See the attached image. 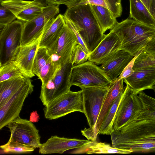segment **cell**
I'll return each instance as SVG.
<instances>
[{"label":"cell","instance_id":"8992f818","mask_svg":"<svg viewBox=\"0 0 155 155\" xmlns=\"http://www.w3.org/2000/svg\"><path fill=\"white\" fill-rule=\"evenodd\" d=\"M24 24L15 20L0 29V66L15 60L21 46Z\"/></svg>","mask_w":155,"mask_h":155},{"label":"cell","instance_id":"2e32d148","mask_svg":"<svg viewBox=\"0 0 155 155\" xmlns=\"http://www.w3.org/2000/svg\"><path fill=\"white\" fill-rule=\"evenodd\" d=\"M121 43L116 35L110 31L94 50L88 54V61L101 64L107 58L120 49Z\"/></svg>","mask_w":155,"mask_h":155},{"label":"cell","instance_id":"f35d334b","mask_svg":"<svg viewBox=\"0 0 155 155\" xmlns=\"http://www.w3.org/2000/svg\"><path fill=\"white\" fill-rule=\"evenodd\" d=\"M155 20V0H140Z\"/></svg>","mask_w":155,"mask_h":155},{"label":"cell","instance_id":"e0dca14e","mask_svg":"<svg viewBox=\"0 0 155 155\" xmlns=\"http://www.w3.org/2000/svg\"><path fill=\"white\" fill-rule=\"evenodd\" d=\"M134 57L120 49L105 59L100 67L113 82L116 80Z\"/></svg>","mask_w":155,"mask_h":155},{"label":"cell","instance_id":"d590c367","mask_svg":"<svg viewBox=\"0 0 155 155\" xmlns=\"http://www.w3.org/2000/svg\"><path fill=\"white\" fill-rule=\"evenodd\" d=\"M46 4L49 5H59L63 4L66 5L68 8L81 5L87 4V0H45Z\"/></svg>","mask_w":155,"mask_h":155},{"label":"cell","instance_id":"4dcf8cb0","mask_svg":"<svg viewBox=\"0 0 155 155\" xmlns=\"http://www.w3.org/2000/svg\"><path fill=\"white\" fill-rule=\"evenodd\" d=\"M147 67L155 68V54L142 51L135 60L133 69L135 71Z\"/></svg>","mask_w":155,"mask_h":155},{"label":"cell","instance_id":"d6986e66","mask_svg":"<svg viewBox=\"0 0 155 155\" xmlns=\"http://www.w3.org/2000/svg\"><path fill=\"white\" fill-rule=\"evenodd\" d=\"M134 92L138 94L147 89H152L155 85V68L147 67L134 71L133 74L124 79Z\"/></svg>","mask_w":155,"mask_h":155},{"label":"cell","instance_id":"4316f807","mask_svg":"<svg viewBox=\"0 0 155 155\" xmlns=\"http://www.w3.org/2000/svg\"><path fill=\"white\" fill-rule=\"evenodd\" d=\"M138 94L142 104L143 108L136 120H155V98L146 94L143 91Z\"/></svg>","mask_w":155,"mask_h":155},{"label":"cell","instance_id":"83f0119b","mask_svg":"<svg viewBox=\"0 0 155 155\" xmlns=\"http://www.w3.org/2000/svg\"><path fill=\"white\" fill-rule=\"evenodd\" d=\"M0 67V82L15 77L25 76L23 71L15 60Z\"/></svg>","mask_w":155,"mask_h":155},{"label":"cell","instance_id":"5b68a950","mask_svg":"<svg viewBox=\"0 0 155 155\" xmlns=\"http://www.w3.org/2000/svg\"><path fill=\"white\" fill-rule=\"evenodd\" d=\"M112 82L100 67L89 61L72 68L71 86L108 87Z\"/></svg>","mask_w":155,"mask_h":155},{"label":"cell","instance_id":"7a4b0ae2","mask_svg":"<svg viewBox=\"0 0 155 155\" xmlns=\"http://www.w3.org/2000/svg\"><path fill=\"white\" fill-rule=\"evenodd\" d=\"M121 43V50L135 56L143 51L155 38V27L145 25L130 18L118 22L111 30Z\"/></svg>","mask_w":155,"mask_h":155},{"label":"cell","instance_id":"ac0fdd59","mask_svg":"<svg viewBox=\"0 0 155 155\" xmlns=\"http://www.w3.org/2000/svg\"><path fill=\"white\" fill-rule=\"evenodd\" d=\"M66 25L64 15L58 14L50 20L45 25L38 46L48 50L56 45Z\"/></svg>","mask_w":155,"mask_h":155},{"label":"cell","instance_id":"6da1fadb","mask_svg":"<svg viewBox=\"0 0 155 155\" xmlns=\"http://www.w3.org/2000/svg\"><path fill=\"white\" fill-rule=\"evenodd\" d=\"M112 146L132 153H155V120H136L110 135Z\"/></svg>","mask_w":155,"mask_h":155},{"label":"cell","instance_id":"5bb4252c","mask_svg":"<svg viewBox=\"0 0 155 155\" xmlns=\"http://www.w3.org/2000/svg\"><path fill=\"white\" fill-rule=\"evenodd\" d=\"M0 4L8 8L17 19L24 22L40 15L48 5L45 0H12L2 1Z\"/></svg>","mask_w":155,"mask_h":155},{"label":"cell","instance_id":"9a60e30c","mask_svg":"<svg viewBox=\"0 0 155 155\" xmlns=\"http://www.w3.org/2000/svg\"><path fill=\"white\" fill-rule=\"evenodd\" d=\"M92 141L52 136L41 144L39 148V153L45 154L63 153L65 151L82 148L91 143Z\"/></svg>","mask_w":155,"mask_h":155},{"label":"cell","instance_id":"e575fe53","mask_svg":"<svg viewBox=\"0 0 155 155\" xmlns=\"http://www.w3.org/2000/svg\"><path fill=\"white\" fill-rule=\"evenodd\" d=\"M16 18L15 15L8 8L0 4V29L12 23Z\"/></svg>","mask_w":155,"mask_h":155},{"label":"cell","instance_id":"4fadbf2b","mask_svg":"<svg viewBox=\"0 0 155 155\" xmlns=\"http://www.w3.org/2000/svg\"><path fill=\"white\" fill-rule=\"evenodd\" d=\"M78 44L74 33L66 24L56 45L48 50L51 61L58 66L71 62L73 49Z\"/></svg>","mask_w":155,"mask_h":155},{"label":"cell","instance_id":"60d3db41","mask_svg":"<svg viewBox=\"0 0 155 155\" xmlns=\"http://www.w3.org/2000/svg\"><path fill=\"white\" fill-rule=\"evenodd\" d=\"M8 0H0V2L4 1H8Z\"/></svg>","mask_w":155,"mask_h":155},{"label":"cell","instance_id":"52a82bcc","mask_svg":"<svg viewBox=\"0 0 155 155\" xmlns=\"http://www.w3.org/2000/svg\"><path fill=\"white\" fill-rule=\"evenodd\" d=\"M45 117L49 120L56 119L74 112L84 113L81 90H70L45 106Z\"/></svg>","mask_w":155,"mask_h":155},{"label":"cell","instance_id":"ba28073f","mask_svg":"<svg viewBox=\"0 0 155 155\" xmlns=\"http://www.w3.org/2000/svg\"><path fill=\"white\" fill-rule=\"evenodd\" d=\"M71 62L59 67L53 78L42 85L39 98L45 106L49 103L70 90Z\"/></svg>","mask_w":155,"mask_h":155},{"label":"cell","instance_id":"f1b7e54d","mask_svg":"<svg viewBox=\"0 0 155 155\" xmlns=\"http://www.w3.org/2000/svg\"><path fill=\"white\" fill-rule=\"evenodd\" d=\"M51 59L48 49L46 48L38 47L35 57L33 72L38 75L41 68Z\"/></svg>","mask_w":155,"mask_h":155},{"label":"cell","instance_id":"cb8c5ba5","mask_svg":"<svg viewBox=\"0 0 155 155\" xmlns=\"http://www.w3.org/2000/svg\"><path fill=\"white\" fill-rule=\"evenodd\" d=\"M90 5L103 33L107 30L112 29L117 22L116 18L107 8L98 5Z\"/></svg>","mask_w":155,"mask_h":155},{"label":"cell","instance_id":"8fae6325","mask_svg":"<svg viewBox=\"0 0 155 155\" xmlns=\"http://www.w3.org/2000/svg\"><path fill=\"white\" fill-rule=\"evenodd\" d=\"M30 78L2 107H0V129L19 116L24 103L33 91Z\"/></svg>","mask_w":155,"mask_h":155},{"label":"cell","instance_id":"603a6c76","mask_svg":"<svg viewBox=\"0 0 155 155\" xmlns=\"http://www.w3.org/2000/svg\"><path fill=\"white\" fill-rule=\"evenodd\" d=\"M130 18L142 24L155 27V20L140 0H129Z\"/></svg>","mask_w":155,"mask_h":155},{"label":"cell","instance_id":"d6a6232c","mask_svg":"<svg viewBox=\"0 0 155 155\" xmlns=\"http://www.w3.org/2000/svg\"><path fill=\"white\" fill-rule=\"evenodd\" d=\"M5 153H30L34 151L35 148L20 144L7 142L0 146Z\"/></svg>","mask_w":155,"mask_h":155},{"label":"cell","instance_id":"1f68e13d","mask_svg":"<svg viewBox=\"0 0 155 155\" xmlns=\"http://www.w3.org/2000/svg\"><path fill=\"white\" fill-rule=\"evenodd\" d=\"M51 59L41 69L37 76L40 79L42 85H44L54 76L58 68Z\"/></svg>","mask_w":155,"mask_h":155},{"label":"cell","instance_id":"74e56055","mask_svg":"<svg viewBox=\"0 0 155 155\" xmlns=\"http://www.w3.org/2000/svg\"><path fill=\"white\" fill-rule=\"evenodd\" d=\"M64 18L66 24L72 29L74 33L77 38L78 43L81 45L85 52L87 54H89L90 52L87 48L76 28L71 22L64 17Z\"/></svg>","mask_w":155,"mask_h":155},{"label":"cell","instance_id":"d4e9b609","mask_svg":"<svg viewBox=\"0 0 155 155\" xmlns=\"http://www.w3.org/2000/svg\"><path fill=\"white\" fill-rule=\"evenodd\" d=\"M79 150L73 153H85L88 154L119 153L127 154L132 153L130 150L119 149L111 146L105 143L98 142L96 141L92 142L85 146L79 148Z\"/></svg>","mask_w":155,"mask_h":155},{"label":"cell","instance_id":"f546056e","mask_svg":"<svg viewBox=\"0 0 155 155\" xmlns=\"http://www.w3.org/2000/svg\"><path fill=\"white\" fill-rule=\"evenodd\" d=\"M87 3L107 8L117 18L121 16L122 8L121 0H87Z\"/></svg>","mask_w":155,"mask_h":155},{"label":"cell","instance_id":"30bf717a","mask_svg":"<svg viewBox=\"0 0 155 155\" xmlns=\"http://www.w3.org/2000/svg\"><path fill=\"white\" fill-rule=\"evenodd\" d=\"M11 133L8 142L39 148L41 144L38 130L30 120L19 116L7 126Z\"/></svg>","mask_w":155,"mask_h":155},{"label":"cell","instance_id":"836d02e7","mask_svg":"<svg viewBox=\"0 0 155 155\" xmlns=\"http://www.w3.org/2000/svg\"><path fill=\"white\" fill-rule=\"evenodd\" d=\"M88 59V54H87L80 44L74 48L72 54L71 62L73 66L82 64Z\"/></svg>","mask_w":155,"mask_h":155},{"label":"cell","instance_id":"ab89813d","mask_svg":"<svg viewBox=\"0 0 155 155\" xmlns=\"http://www.w3.org/2000/svg\"><path fill=\"white\" fill-rule=\"evenodd\" d=\"M143 51L155 54V38L148 44Z\"/></svg>","mask_w":155,"mask_h":155},{"label":"cell","instance_id":"7c38bea8","mask_svg":"<svg viewBox=\"0 0 155 155\" xmlns=\"http://www.w3.org/2000/svg\"><path fill=\"white\" fill-rule=\"evenodd\" d=\"M59 12V5H48L40 15L30 21L24 22L21 46L40 40L46 24Z\"/></svg>","mask_w":155,"mask_h":155},{"label":"cell","instance_id":"44dd1931","mask_svg":"<svg viewBox=\"0 0 155 155\" xmlns=\"http://www.w3.org/2000/svg\"><path fill=\"white\" fill-rule=\"evenodd\" d=\"M124 79L113 82L106 95L96 124L95 132L97 135L103 120L112 103L124 89Z\"/></svg>","mask_w":155,"mask_h":155},{"label":"cell","instance_id":"484cf974","mask_svg":"<svg viewBox=\"0 0 155 155\" xmlns=\"http://www.w3.org/2000/svg\"><path fill=\"white\" fill-rule=\"evenodd\" d=\"M124 91L119 95L108 110L103 120L98 134L110 135L114 131L113 128L114 121Z\"/></svg>","mask_w":155,"mask_h":155},{"label":"cell","instance_id":"7402d4cb","mask_svg":"<svg viewBox=\"0 0 155 155\" xmlns=\"http://www.w3.org/2000/svg\"><path fill=\"white\" fill-rule=\"evenodd\" d=\"M29 78L22 75L0 82V107L3 106Z\"/></svg>","mask_w":155,"mask_h":155},{"label":"cell","instance_id":"9c48e42d","mask_svg":"<svg viewBox=\"0 0 155 155\" xmlns=\"http://www.w3.org/2000/svg\"><path fill=\"white\" fill-rule=\"evenodd\" d=\"M138 94L128 85L125 87L114 121V131L137 119L143 108Z\"/></svg>","mask_w":155,"mask_h":155},{"label":"cell","instance_id":"3957f363","mask_svg":"<svg viewBox=\"0 0 155 155\" xmlns=\"http://www.w3.org/2000/svg\"><path fill=\"white\" fill-rule=\"evenodd\" d=\"M63 15L76 28L90 52L94 50L105 35L90 4L81 5L68 8Z\"/></svg>","mask_w":155,"mask_h":155},{"label":"cell","instance_id":"8d00e7d4","mask_svg":"<svg viewBox=\"0 0 155 155\" xmlns=\"http://www.w3.org/2000/svg\"><path fill=\"white\" fill-rule=\"evenodd\" d=\"M142 51H139L124 68L122 72L116 81L126 79L132 75L134 72L133 67L135 60Z\"/></svg>","mask_w":155,"mask_h":155},{"label":"cell","instance_id":"ffe728a7","mask_svg":"<svg viewBox=\"0 0 155 155\" xmlns=\"http://www.w3.org/2000/svg\"><path fill=\"white\" fill-rule=\"evenodd\" d=\"M40 40L21 46L15 60L25 76L29 78L35 75L33 72V64Z\"/></svg>","mask_w":155,"mask_h":155},{"label":"cell","instance_id":"277c9868","mask_svg":"<svg viewBox=\"0 0 155 155\" xmlns=\"http://www.w3.org/2000/svg\"><path fill=\"white\" fill-rule=\"evenodd\" d=\"M109 87H80L83 96L84 113L89 126L88 128H85L81 132L88 140H96V124Z\"/></svg>","mask_w":155,"mask_h":155}]
</instances>
